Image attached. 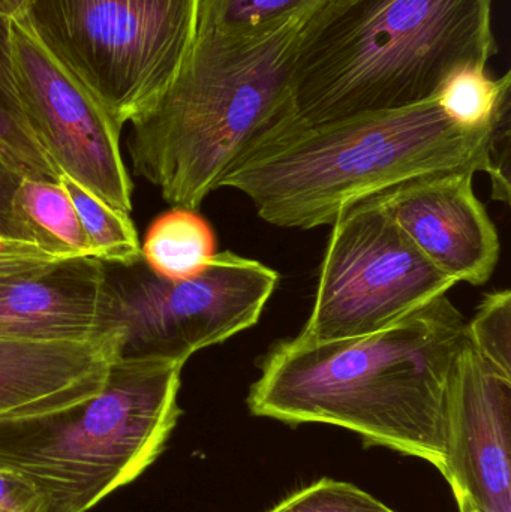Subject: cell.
Listing matches in <instances>:
<instances>
[{
	"label": "cell",
	"mask_w": 511,
	"mask_h": 512,
	"mask_svg": "<svg viewBox=\"0 0 511 512\" xmlns=\"http://www.w3.org/2000/svg\"><path fill=\"white\" fill-rule=\"evenodd\" d=\"M59 185L77 213L90 258L123 267L141 261L137 230L128 213L108 206L65 174H60Z\"/></svg>",
	"instance_id": "18"
},
{
	"label": "cell",
	"mask_w": 511,
	"mask_h": 512,
	"mask_svg": "<svg viewBox=\"0 0 511 512\" xmlns=\"http://www.w3.org/2000/svg\"><path fill=\"white\" fill-rule=\"evenodd\" d=\"M113 331L107 265L98 259H66L0 277V337L89 342Z\"/></svg>",
	"instance_id": "12"
},
{
	"label": "cell",
	"mask_w": 511,
	"mask_h": 512,
	"mask_svg": "<svg viewBox=\"0 0 511 512\" xmlns=\"http://www.w3.org/2000/svg\"><path fill=\"white\" fill-rule=\"evenodd\" d=\"M317 14L260 39L197 32L170 86L129 122L135 173L171 206L200 209L234 165L293 116L294 56Z\"/></svg>",
	"instance_id": "4"
},
{
	"label": "cell",
	"mask_w": 511,
	"mask_h": 512,
	"mask_svg": "<svg viewBox=\"0 0 511 512\" xmlns=\"http://www.w3.org/2000/svg\"><path fill=\"white\" fill-rule=\"evenodd\" d=\"M120 357L186 361L260 321L279 282L269 265L216 254L200 276L167 280L137 264L107 265Z\"/></svg>",
	"instance_id": "7"
},
{
	"label": "cell",
	"mask_w": 511,
	"mask_h": 512,
	"mask_svg": "<svg viewBox=\"0 0 511 512\" xmlns=\"http://www.w3.org/2000/svg\"><path fill=\"white\" fill-rule=\"evenodd\" d=\"M473 171H444L378 195L390 218L434 267L485 285L500 259L497 227L474 192Z\"/></svg>",
	"instance_id": "11"
},
{
	"label": "cell",
	"mask_w": 511,
	"mask_h": 512,
	"mask_svg": "<svg viewBox=\"0 0 511 512\" xmlns=\"http://www.w3.org/2000/svg\"><path fill=\"white\" fill-rule=\"evenodd\" d=\"M494 0H333L303 30L293 119L318 123L434 99L498 54Z\"/></svg>",
	"instance_id": "3"
},
{
	"label": "cell",
	"mask_w": 511,
	"mask_h": 512,
	"mask_svg": "<svg viewBox=\"0 0 511 512\" xmlns=\"http://www.w3.org/2000/svg\"><path fill=\"white\" fill-rule=\"evenodd\" d=\"M0 512H12V511H5V510H0Z\"/></svg>",
	"instance_id": "27"
},
{
	"label": "cell",
	"mask_w": 511,
	"mask_h": 512,
	"mask_svg": "<svg viewBox=\"0 0 511 512\" xmlns=\"http://www.w3.org/2000/svg\"><path fill=\"white\" fill-rule=\"evenodd\" d=\"M456 501H458L459 512H477L465 499H456Z\"/></svg>",
	"instance_id": "26"
},
{
	"label": "cell",
	"mask_w": 511,
	"mask_h": 512,
	"mask_svg": "<svg viewBox=\"0 0 511 512\" xmlns=\"http://www.w3.org/2000/svg\"><path fill=\"white\" fill-rule=\"evenodd\" d=\"M468 342L476 354L504 378L511 379V292L486 294L467 322Z\"/></svg>",
	"instance_id": "20"
},
{
	"label": "cell",
	"mask_w": 511,
	"mask_h": 512,
	"mask_svg": "<svg viewBox=\"0 0 511 512\" xmlns=\"http://www.w3.org/2000/svg\"><path fill=\"white\" fill-rule=\"evenodd\" d=\"M20 179L21 177L0 159V230L5 234L11 216L12 198Z\"/></svg>",
	"instance_id": "24"
},
{
	"label": "cell",
	"mask_w": 511,
	"mask_h": 512,
	"mask_svg": "<svg viewBox=\"0 0 511 512\" xmlns=\"http://www.w3.org/2000/svg\"><path fill=\"white\" fill-rule=\"evenodd\" d=\"M11 26V18L0 15V159L17 176L59 183V168L30 131L15 98Z\"/></svg>",
	"instance_id": "16"
},
{
	"label": "cell",
	"mask_w": 511,
	"mask_h": 512,
	"mask_svg": "<svg viewBox=\"0 0 511 512\" xmlns=\"http://www.w3.org/2000/svg\"><path fill=\"white\" fill-rule=\"evenodd\" d=\"M216 245L215 231L197 210L173 207L150 225L141 259L162 279L188 280L209 268Z\"/></svg>",
	"instance_id": "15"
},
{
	"label": "cell",
	"mask_w": 511,
	"mask_h": 512,
	"mask_svg": "<svg viewBox=\"0 0 511 512\" xmlns=\"http://www.w3.org/2000/svg\"><path fill=\"white\" fill-rule=\"evenodd\" d=\"M185 363L119 357L101 393L65 411L0 423V472L48 512H87L161 456L182 409Z\"/></svg>",
	"instance_id": "5"
},
{
	"label": "cell",
	"mask_w": 511,
	"mask_h": 512,
	"mask_svg": "<svg viewBox=\"0 0 511 512\" xmlns=\"http://www.w3.org/2000/svg\"><path fill=\"white\" fill-rule=\"evenodd\" d=\"M32 0H0V15L17 20L26 15Z\"/></svg>",
	"instance_id": "25"
},
{
	"label": "cell",
	"mask_w": 511,
	"mask_h": 512,
	"mask_svg": "<svg viewBox=\"0 0 511 512\" xmlns=\"http://www.w3.org/2000/svg\"><path fill=\"white\" fill-rule=\"evenodd\" d=\"M6 236L33 243L60 258H90L77 213L59 183L21 177Z\"/></svg>",
	"instance_id": "14"
},
{
	"label": "cell",
	"mask_w": 511,
	"mask_h": 512,
	"mask_svg": "<svg viewBox=\"0 0 511 512\" xmlns=\"http://www.w3.org/2000/svg\"><path fill=\"white\" fill-rule=\"evenodd\" d=\"M467 322L444 295L365 336L279 340L261 358L249 411L291 426L341 427L443 474L447 394Z\"/></svg>",
	"instance_id": "1"
},
{
	"label": "cell",
	"mask_w": 511,
	"mask_h": 512,
	"mask_svg": "<svg viewBox=\"0 0 511 512\" xmlns=\"http://www.w3.org/2000/svg\"><path fill=\"white\" fill-rule=\"evenodd\" d=\"M509 116L488 128H459L437 99L398 110L318 123L287 117L228 173L267 224L332 225L342 213L402 183L444 171L494 174V155Z\"/></svg>",
	"instance_id": "2"
},
{
	"label": "cell",
	"mask_w": 511,
	"mask_h": 512,
	"mask_svg": "<svg viewBox=\"0 0 511 512\" xmlns=\"http://www.w3.org/2000/svg\"><path fill=\"white\" fill-rule=\"evenodd\" d=\"M62 261L66 259L48 254L33 243L6 236L0 230V277L42 270Z\"/></svg>",
	"instance_id": "22"
},
{
	"label": "cell",
	"mask_w": 511,
	"mask_h": 512,
	"mask_svg": "<svg viewBox=\"0 0 511 512\" xmlns=\"http://www.w3.org/2000/svg\"><path fill=\"white\" fill-rule=\"evenodd\" d=\"M120 357V333L89 342L0 337V423L65 411L101 393Z\"/></svg>",
	"instance_id": "13"
},
{
	"label": "cell",
	"mask_w": 511,
	"mask_h": 512,
	"mask_svg": "<svg viewBox=\"0 0 511 512\" xmlns=\"http://www.w3.org/2000/svg\"><path fill=\"white\" fill-rule=\"evenodd\" d=\"M0 510L48 512V507L44 499L29 484L0 472Z\"/></svg>",
	"instance_id": "23"
},
{
	"label": "cell",
	"mask_w": 511,
	"mask_h": 512,
	"mask_svg": "<svg viewBox=\"0 0 511 512\" xmlns=\"http://www.w3.org/2000/svg\"><path fill=\"white\" fill-rule=\"evenodd\" d=\"M511 379L470 342L456 358L446 406L444 478L477 512H511Z\"/></svg>",
	"instance_id": "10"
},
{
	"label": "cell",
	"mask_w": 511,
	"mask_h": 512,
	"mask_svg": "<svg viewBox=\"0 0 511 512\" xmlns=\"http://www.w3.org/2000/svg\"><path fill=\"white\" fill-rule=\"evenodd\" d=\"M333 0H198L197 32L260 39L308 17Z\"/></svg>",
	"instance_id": "17"
},
{
	"label": "cell",
	"mask_w": 511,
	"mask_h": 512,
	"mask_svg": "<svg viewBox=\"0 0 511 512\" xmlns=\"http://www.w3.org/2000/svg\"><path fill=\"white\" fill-rule=\"evenodd\" d=\"M11 48L18 107L48 158L60 174L129 215L132 182L120 150L122 129L42 47L24 18L12 20Z\"/></svg>",
	"instance_id": "9"
},
{
	"label": "cell",
	"mask_w": 511,
	"mask_h": 512,
	"mask_svg": "<svg viewBox=\"0 0 511 512\" xmlns=\"http://www.w3.org/2000/svg\"><path fill=\"white\" fill-rule=\"evenodd\" d=\"M510 87V72L494 78L486 68H468L453 74L435 99L450 122L474 131L495 125L509 116Z\"/></svg>",
	"instance_id": "19"
},
{
	"label": "cell",
	"mask_w": 511,
	"mask_h": 512,
	"mask_svg": "<svg viewBox=\"0 0 511 512\" xmlns=\"http://www.w3.org/2000/svg\"><path fill=\"white\" fill-rule=\"evenodd\" d=\"M24 21L122 129L165 92L198 30V0H32Z\"/></svg>",
	"instance_id": "6"
},
{
	"label": "cell",
	"mask_w": 511,
	"mask_h": 512,
	"mask_svg": "<svg viewBox=\"0 0 511 512\" xmlns=\"http://www.w3.org/2000/svg\"><path fill=\"white\" fill-rule=\"evenodd\" d=\"M269 512H396L365 490L323 478L288 496Z\"/></svg>",
	"instance_id": "21"
},
{
	"label": "cell",
	"mask_w": 511,
	"mask_h": 512,
	"mask_svg": "<svg viewBox=\"0 0 511 512\" xmlns=\"http://www.w3.org/2000/svg\"><path fill=\"white\" fill-rule=\"evenodd\" d=\"M456 283L371 198L333 222L314 306L300 334L336 340L375 333L444 297Z\"/></svg>",
	"instance_id": "8"
}]
</instances>
